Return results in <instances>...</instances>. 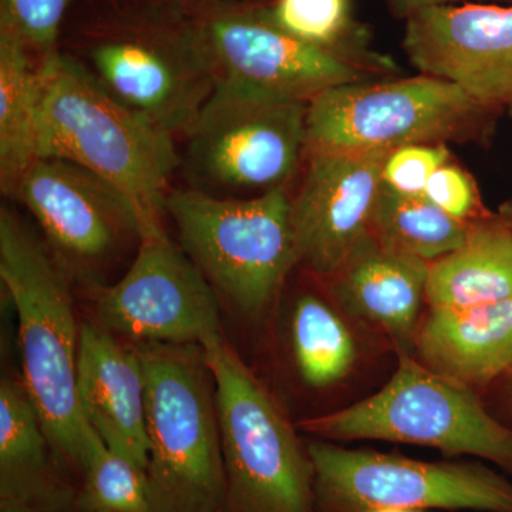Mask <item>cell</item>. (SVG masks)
I'll return each instance as SVG.
<instances>
[{
  "mask_svg": "<svg viewBox=\"0 0 512 512\" xmlns=\"http://www.w3.org/2000/svg\"><path fill=\"white\" fill-rule=\"evenodd\" d=\"M0 279L18 316L20 375L64 467L82 478L96 440L77 396L76 288L36 228L0 208Z\"/></svg>",
  "mask_w": 512,
  "mask_h": 512,
  "instance_id": "1",
  "label": "cell"
},
{
  "mask_svg": "<svg viewBox=\"0 0 512 512\" xmlns=\"http://www.w3.org/2000/svg\"><path fill=\"white\" fill-rule=\"evenodd\" d=\"M429 266L383 248L370 235L328 281L346 312L389 336L397 353H410L426 301Z\"/></svg>",
  "mask_w": 512,
  "mask_h": 512,
  "instance_id": "18",
  "label": "cell"
},
{
  "mask_svg": "<svg viewBox=\"0 0 512 512\" xmlns=\"http://www.w3.org/2000/svg\"><path fill=\"white\" fill-rule=\"evenodd\" d=\"M397 9L403 10L406 15L414 10L431 8V6L453 5L460 0H392Z\"/></svg>",
  "mask_w": 512,
  "mask_h": 512,
  "instance_id": "29",
  "label": "cell"
},
{
  "mask_svg": "<svg viewBox=\"0 0 512 512\" xmlns=\"http://www.w3.org/2000/svg\"><path fill=\"white\" fill-rule=\"evenodd\" d=\"M474 224L440 210L424 195H407L383 183L372 237L389 251L433 264L466 244Z\"/></svg>",
  "mask_w": 512,
  "mask_h": 512,
  "instance_id": "23",
  "label": "cell"
},
{
  "mask_svg": "<svg viewBox=\"0 0 512 512\" xmlns=\"http://www.w3.org/2000/svg\"><path fill=\"white\" fill-rule=\"evenodd\" d=\"M77 396L87 423L101 441L147 470V384L136 345L83 313Z\"/></svg>",
  "mask_w": 512,
  "mask_h": 512,
  "instance_id": "16",
  "label": "cell"
},
{
  "mask_svg": "<svg viewBox=\"0 0 512 512\" xmlns=\"http://www.w3.org/2000/svg\"><path fill=\"white\" fill-rule=\"evenodd\" d=\"M0 512H37V511L22 510V508H0Z\"/></svg>",
  "mask_w": 512,
  "mask_h": 512,
  "instance_id": "32",
  "label": "cell"
},
{
  "mask_svg": "<svg viewBox=\"0 0 512 512\" xmlns=\"http://www.w3.org/2000/svg\"><path fill=\"white\" fill-rule=\"evenodd\" d=\"M147 384V478L156 512L227 504L217 384L198 343L136 345Z\"/></svg>",
  "mask_w": 512,
  "mask_h": 512,
  "instance_id": "4",
  "label": "cell"
},
{
  "mask_svg": "<svg viewBox=\"0 0 512 512\" xmlns=\"http://www.w3.org/2000/svg\"><path fill=\"white\" fill-rule=\"evenodd\" d=\"M447 160V150L440 146L410 144L397 148L384 164L383 183L402 194L424 195L431 175Z\"/></svg>",
  "mask_w": 512,
  "mask_h": 512,
  "instance_id": "27",
  "label": "cell"
},
{
  "mask_svg": "<svg viewBox=\"0 0 512 512\" xmlns=\"http://www.w3.org/2000/svg\"><path fill=\"white\" fill-rule=\"evenodd\" d=\"M70 512H156L146 470L97 436Z\"/></svg>",
  "mask_w": 512,
  "mask_h": 512,
  "instance_id": "24",
  "label": "cell"
},
{
  "mask_svg": "<svg viewBox=\"0 0 512 512\" xmlns=\"http://www.w3.org/2000/svg\"><path fill=\"white\" fill-rule=\"evenodd\" d=\"M421 363L476 389L512 367V298L470 308H430L416 342Z\"/></svg>",
  "mask_w": 512,
  "mask_h": 512,
  "instance_id": "19",
  "label": "cell"
},
{
  "mask_svg": "<svg viewBox=\"0 0 512 512\" xmlns=\"http://www.w3.org/2000/svg\"><path fill=\"white\" fill-rule=\"evenodd\" d=\"M73 0H2L0 20L9 23L23 42L45 63L62 50L57 47L64 16Z\"/></svg>",
  "mask_w": 512,
  "mask_h": 512,
  "instance_id": "26",
  "label": "cell"
},
{
  "mask_svg": "<svg viewBox=\"0 0 512 512\" xmlns=\"http://www.w3.org/2000/svg\"><path fill=\"white\" fill-rule=\"evenodd\" d=\"M308 448L318 512H512V481L480 464L427 463L319 439Z\"/></svg>",
  "mask_w": 512,
  "mask_h": 512,
  "instance_id": "9",
  "label": "cell"
},
{
  "mask_svg": "<svg viewBox=\"0 0 512 512\" xmlns=\"http://www.w3.org/2000/svg\"><path fill=\"white\" fill-rule=\"evenodd\" d=\"M501 380H503L504 412L512 420V367Z\"/></svg>",
  "mask_w": 512,
  "mask_h": 512,
  "instance_id": "30",
  "label": "cell"
},
{
  "mask_svg": "<svg viewBox=\"0 0 512 512\" xmlns=\"http://www.w3.org/2000/svg\"><path fill=\"white\" fill-rule=\"evenodd\" d=\"M319 440H380L484 458L512 474V427L495 419L476 390L399 352L379 392L335 412L296 421Z\"/></svg>",
  "mask_w": 512,
  "mask_h": 512,
  "instance_id": "6",
  "label": "cell"
},
{
  "mask_svg": "<svg viewBox=\"0 0 512 512\" xmlns=\"http://www.w3.org/2000/svg\"><path fill=\"white\" fill-rule=\"evenodd\" d=\"M76 293L86 318L134 345H201L224 332L217 295L168 232L143 237L113 284Z\"/></svg>",
  "mask_w": 512,
  "mask_h": 512,
  "instance_id": "10",
  "label": "cell"
},
{
  "mask_svg": "<svg viewBox=\"0 0 512 512\" xmlns=\"http://www.w3.org/2000/svg\"><path fill=\"white\" fill-rule=\"evenodd\" d=\"M221 512H234V511L228 510V508H224V510H222Z\"/></svg>",
  "mask_w": 512,
  "mask_h": 512,
  "instance_id": "33",
  "label": "cell"
},
{
  "mask_svg": "<svg viewBox=\"0 0 512 512\" xmlns=\"http://www.w3.org/2000/svg\"><path fill=\"white\" fill-rule=\"evenodd\" d=\"M483 107L456 84L424 76L382 84H343L306 111V151H394L451 136Z\"/></svg>",
  "mask_w": 512,
  "mask_h": 512,
  "instance_id": "11",
  "label": "cell"
},
{
  "mask_svg": "<svg viewBox=\"0 0 512 512\" xmlns=\"http://www.w3.org/2000/svg\"><path fill=\"white\" fill-rule=\"evenodd\" d=\"M424 197L458 220L468 221L478 207L477 192L470 178L447 163L431 175Z\"/></svg>",
  "mask_w": 512,
  "mask_h": 512,
  "instance_id": "28",
  "label": "cell"
},
{
  "mask_svg": "<svg viewBox=\"0 0 512 512\" xmlns=\"http://www.w3.org/2000/svg\"><path fill=\"white\" fill-rule=\"evenodd\" d=\"M393 151H306L308 167L292 197L298 268L328 281L372 235L383 170Z\"/></svg>",
  "mask_w": 512,
  "mask_h": 512,
  "instance_id": "14",
  "label": "cell"
},
{
  "mask_svg": "<svg viewBox=\"0 0 512 512\" xmlns=\"http://www.w3.org/2000/svg\"><path fill=\"white\" fill-rule=\"evenodd\" d=\"M512 298V224H474L466 244L429 266L430 308H470Z\"/></svg>",
  "mask_w": 512,
  "mask_h": 512,
  "instance_id": "21",
  "label": "cell"
},
{
  "mask_svg": "<svg viewBox=\"0 0 512 512\" xmlns=\"http://www.w3.org/2000/svg\"><path fill=\"white\" fill-rule=\"evenodd\" d=\"M348 12V0H278L269 19L289 35L329 49L348 25Z\"/></svg>",
  "mask_w": 512,
  "mask_h": 512,
  "instance_id": "25",
  "label": "cell"
},
{
  "mask_svg": "<svg viewBox=\"0 0 512 512\" xmlns=\"http://www.w3.org/2000/svg\"><path fill=\"white\" fill-rule=\"evenodd\" d=\"M165 215L222 312L248 323L261 322L272 312L298 268L288 188L254 198H218L173 188Z\"/></svg>",
  "mask_w": 512,
  "mask_h": 512,
  "instance_id": "3",
  "label": "cell"
},
{
  "mask_svg": "<svg viewBox=\"0 0 512 512\" xmlns=\"http://www.w3.org/2000/svg\"><path fill=\"white\" fill-rule=\"evenodd\" d=\"M308 103L268 99L217 83L180 150L185 187L254 198L292 180L306 153Z\"/></svg>",
  "mask_w": 512,
  "mask_h": 512,
  "instance_id": "7",
  "label": "cell"
},
{
  "mask_svg": "<svg viewBox=\"0 0 512 512\" xmlns=\"http://www.w3.org/2000/svg\"><path fill=\"white\" fill-rule=\"evenodd\" d=\"M372 512H423L419 510H404V508H382V510H376Z\"/></svg>",
  "mask_w": 512,
  "mask_h": 512,
  "instance_id": "31",
  "label": "cell"
},
{
  "mask_svg": "<svg viewBox=\"0 0 512 512\" xmlns=\"http://www.w3.org/2000/svg\"><path fill=\"white\" fill-rule=\"evenodd\" d=\"M37 157L72 161L119 188L137 208L144 237L167 232L177 138L104 92L64 52L43 63Z\"/></svg>",
  "mask_w": 512,
  "mask_h": 512,
  "instance_id": "2",
  "label": "cell"
},
{
  "mask_svg": "<svg viewBox=\"0 0 512 512\" xmlns=\"http://www.w3.org/2000/svg\"><path fill=\"white\" fill-rule=\"evenodd\" d=\"M286 346L296 379L313 392L336 386L355 367L356 340L348 323L315 292H299L289 306Z\"/></svg>",
  "mask_w": 512,
  "mask_h": 512,
  "instance_id": "22",
  "label": "cell"
},
{
  "mask_svg": "<svg viewBox=\"0 0 512 512\" xmlns=\"http://www.w3.org/2000/svg\"><path fill=\"white\" fill-rule=\"evenodd\" d=\"M77 487L20 370L6 369L0 379V508L70 512Z\"/></svg>",
  "mask_w": 512,
  "mask_h": 512,
  "instance_id": "17",
  "label": "cell"
},
{
  "mask_svg": "<svg viewBox=\"0 0 512 512\" xmlns=\"http://www.w3.org/2000/svg\"><path fill=\"white\" fill-rule=\"evenodd\" d=\"M67 56L104 92L178 141L218 83L198 29L177 35L107 33L90 40L79 55Z\"/></svg>",
  "mask_w": 512,
  "mask_h": 512,
  "instance_id": "12",
  "label": "cell"
},
{
  "mask_svg": "<svg viewBox=\"0 0 512 512\" xmlns=\"http://www.w3.org/2000/svg\"><path fill=\"white\" fill-rule=\"evenodd\" d=\"M217 384L227 504L234 512H318L308 443L225 332L201 343Z\"/></svg>",
  "mask_w": 512,
  "mask_h": 512,
  "instance_id": "5",
  "label": "cell"
},
{
  "mask_svg": "<svg viewBox=\"0 0 512 512\" xmlns=\"http://www.w3.org/2000/svg\"><path fill=\"white\" fill-rule=\"evenodd\" d=\"M404 47L421 73L456 84L483 109L512 107V6L414 10Z\"/></svg>",
  "mask_w": 512,
  "mask_h": 512,
  "instance_id": "15",
  "label": "cell"
},
{
  "mask_svg": "<svg viewBox=\"0 0 512 512\" xmlns=\"http://www.w3.org/2000/svg\"><path fill=\"white\" fill-rule=\"evenodd\" d=\"M43 63L0 20V190L12 200L37 158Z\"/></svg>",
  "mask_w": 512,
  "mask_h": 512,
  "instance_id": "20",
  "label": "cell"
},
{
  "mask_svg": "<svg viewBox=\"0 0 512 512\" xmlns=\"http://www.w3.org/2000/svg\"><path fill=\"white\" fill-rule=\"evenodd\" d=\"M198 30L218 83L268 99L309 103L325 90L359 83L362 77L356 64L289 35L271 19L217 13Z\"/></svg>",
  "mask_w": 512,
  "mask_h": 512,
  "instance_id": "13",
  "label": "cell"
},
{
  "mask_svg": "<svg viewBox=\"0 0 512 512\" xmlns=\"http://www.w3.org/2000/svg\"><path fill=\"white\" fill-rule=\"evenodd\" d=\"M12 200L29 212L76 289L117 281L144 237L143 221L126 194L63 158L37 157Z\"/></svg>",
  "mask_w": 512,
  "mask_h": 512,
  "instance_id": "8",
  "label": "cell"
}]
</instances>
